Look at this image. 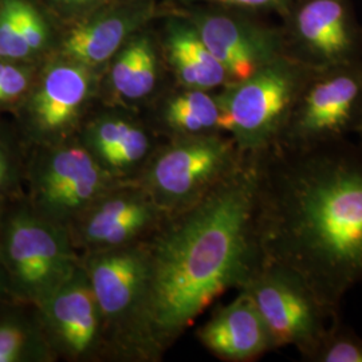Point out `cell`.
<instances>
[{"label":"cell","mask_w":362,"mask_h":362,"mask_svg":"<svg viewBox=\"0 0 362 362\" xmlns=\"http://www.w3.org/2000/svg\"><path fill=\"white\" fill-rule=\"evenodd\" d=\"M21 0H6L0 8V58L22 59L33 54L19 23Z\"/></svg>","instance_id":"603a6c76"},{"label":"cell","mask_w":362,"mask_h":362,"mask_svg":"<svg viewBox=\"0 0 362 362\" xmlns=\"http://www.w3.org/2000/svg\"><path fill=\"white\" fill-rule=\"evenodd\" d=\"M90 85V74L81 64L49 69L30 104L33 125L39 136L49 139L67 129L86 101Z\"/></svg>","instance_id":"4fadbf2b"},{"label":"cell","mask_w":362,"mask_h":362,"mask_svg":"<svg viewBox=\"0 0 362 362\" xmlns=\"http://www.w3.org/2000/svg\"><path fill=\"white\" fill-rule=\"evenodd\" d=\"M69 1H85V0H69Z\"/></svg>","instance_id":"83f0119b"},{"label":"cell","mask_w":362,"mask_h":362,"mask_svg":"<svg viewBox=\"0 0 362 362\" xmlns=\"http://www.w3.org/2000/svg\"><path fill=\"white\" fill-rule=\"evenodd\" d=\"M197 337L208 350L228 361L254 360L274 349L269 329L245 290L215 313Z\"/></svg>","instance_id":"7c38bea8"},{"label":"cell","mask_w":362,"mask_h":362,"mask_svg":"<svg viewBox=\"0 0 362 362\" xmlns=\"http://www.w3.org/2000/svg\"><path fill=\"white\" fill-rule=\"evenodd\" d=\"M103 324L143 318L151 279L149 250L117 247L95 251L83 266Z\"/></svg>","instance_id":"ba28073f"},{"label":"cell","mask_w":362,"mask_h":362,"mask_svg":"<svg viewBox=\"0 0 362 362\" xmlns=\"http://www.w3.org/2000/svg\"><path fill=\"white\" fill-rule=\"evenodd\" d=\"M169 125L188 136L207 134L220 129V106L204 91H187L176 97L167 109Z\"/></svg>","instance_id":"44dd1931"},{"label":"cell","mask_w":362,"mask_h":362,"mask_svg":"<svg viewBox=\"0 0 362 362\" xmlns=\"http://www.w3.org/2000/svg\"><path fill=\"white\" fill-rule=\"evenodd\" d=\"M252 156L262 262L291 272L334 321L362 284V151L333 140Z\"/></svg>","instance_id":"6da1fadb"},{"label":"cell","mask_w":362,"mask_h":362,"mask_svg":"<svg viewBox=\"0 0 362 362\" xmlns=\"http://www.w3.org/2000/svg\"><path fill=\"white\" fill-rule=\"evenodd\" d=\"M113 86L129 100L143 98L155 88L156 58L146 40L133 43L117 59L112 70Z\"/></svg>","instance_id":"ffe728a7"},{"label":"cell","mask_w":362,"mask_h":362,"mask_svg":"<svg viewBox=\"0 0 362 362\" xmlns=\"http://www.w3.org/2000/svg\"><path fill=\"white\" fill-rule=\"evenodd\" d=\"M219 103V128L230 132L243 155L278 143L298 97L299 77L287 65L260 67Z\"/></svg>","instance_id":"5b68a950"},{"label":"cell","mask_w":362,"mask_h":362,"mask_svg":"<svg viewBox=\"0 0 362 362\" xmlns=\"http://www.w3.org/2000/svg\"><path fill=\"white\" fill-rule=\"evenodd\" d=\"M30 77L25 69L0 62V104L18 100L28 88Z\"/></svg>","instance_id":"cb8c5ba5"},{"label":"cell","mask_w":362,"mask_h":362,"mask_svg":"<svg viewBox=\"0 0 362 362\" xmlns=\"http://www.w3.org/2000/svg\"><path fill=\"white\" fill-rule=\"evenodd\" d=\"M243 158L235 141L208 133L188 136L156 157L144 189L161 209L180 212L230 176Z\"/></svg>","instance_id":"277c9868"},{"label":"cell","mask_w":362,"mask_h":362,"mask_svg":"<svg viewBox=\"0 0 362 362\" xmlns=\"http://www.w3.org/2000/svg\"><path fill=\"white\" fill-rule=\"evenodd\" d=\"M37 308L52 349L82 358L97 348L103 320L83 267L78 266Z\"/></svg>","instance_id":"9c48e42d"},{"label":"cell","mask_w":362,"mask_h":362,"mask_svg":"<svg viewBox=\"0 0 362 362\" xmlns=\"http://www.w3.org/2000/svg\"><path fill=\"white\" fill-rule=\"evenodd\" d=\"M6 297H11V294H10L7 274H6L3 255H1V214H0V299Z\"/></svg>","instance_id":"484cf974"},{"label":"cell","mask_w":362,"mask_h":362,"mask_svg":"<svg viewBox=\"0 0 362 362\" xmlns=\"http://www.w3.org/2000/svg\"><path fill=\"white\" fill-rule=\"evenodd\" d=\"M302 37L325 59L339 58L349 46L345 13L336 0H314L298 16Z\"/></svg>","instance_id":"2e32d148"},{"label":"cell","mask_w":362,"mask_h":362,"mask_svg":"<svg viewBox=\"0 0 362 362\" xmlns=\"http://www.w3.org/2000/svg\"><path fill=\"white\" fill-rule=\"evenodd\" d=\"M361 94V81L348 73L314 83L276 144L300 146L339 140L354 118Z\"/></svg>","instance_id":"30bf717a"},{"label":"cell","mask_w":362,"mask_h":362,"mask_svg":"<svg viewBox=\"0 0 362 362\" xmlns=\"http://www.w3.org/2000/svg\"><path fill=\"white\" fill-rule=\"evenodd\" d=\"M85 146L110 176H122L149 153L151 143L143 129L124 119H104L88 133Z\"/></svg>","instance_id":"5bb4252c"},{"label":"cell","mask_w":362,"mask_h":362,"mask_svg":"<svg viewBox=\"0 0 362 362\" xmlns=\"http://www.w3.org/2000/svg\"><path fill=\"white\" fill-rule=\"evenodd\" d=\"M1 255L11 297L35 306L79 266L65 226L33 207L1 215Z\"/></svg>","instance_id":"3957f363"},{"label":"cell","mask_w":362,"mask_h":362,"mask_svg":"<svg viewBox=\"0 0 362 362\" xmlns=\"http://www.w3.org/2000/svg\"><path fill=\"white\" fill-rule=\"evenodd\" d=\"M252 156L191 207L177 212L149 250L143 322L151 336L175 338L262 264Z\"/></svg>","instance_id":"7a4b0ae2"},{"label":"cell","mask_w":362,"mask_h":362,"mask_svg":"<svg viewBox=\"0 0 362 362\" xmlns=\"http://www.w3.org/2000/svg\"><path fill=\"white\" fill-rule=\"evenodd\" d=\"M161 211L145 189L110 188L78 216V240L97 251L129 246Z\"/></svg>","instance_id":"8fae6325"},{"label":"cell","mask_w":362,"mask_h":362,"mask_svg":"<svg viewBox=\"0 0 362 362\" xmlns=\"http://www.w3.org/2000/svg\"><path fill=\"white\" fill-rule=\"evenodd\" d=\"M19 23L31 52H38L46 39V30L38 13L25 1L19 3Z\"/></svg>","instance_id":"d4e9b609"},{"label":"cell","mask_w":362,"mask_h":362,"mask_svg":"<svg viewBox=\"0 0 362 362\" xmlns=\"http://www.w3.org/2000/svg\"><path fill=\"white\" fill-rule=\"evenodd\" d=\"M240 288L254 300L269 329L274 349L296 346L305 356L324 336L326 320L330 317L291 272L262 262Z\"/></svg>","instance_id":"52a82bcc"},{"label":"cell","mask_w":362,"mask_h":362,"mask_svg":"<svg viewBox=\"0 0 362 362\" xmlns=\"http://www.w3.org/2000/svg\"><path fill=\"white\" fill-rule=\"evenodd\" d=\"M200 39L224 67L227 77L242 82L260 69L259 54L231 19L207 18L200 27Z\"/></svg>","instance_id":"9a60e30c"},{"label":"cell","mask_w":362,"mask_h":362,"mask_svg":"<svg viewBox=\"0 0 362 362\" xmlns=\"http://www.w3.org/2000/svg\"><path fill=\"white\" fill-rule=\"evenodd\" d=\"M30 175L31 207L65 227L109 191L113 179L85 145L43 151Z\"/></svg>","instance_id":"8992f818"},{"label":"cell","mask_w":362,"mask_h":362,"mask_svg":"<svg viewBox=\"0 0 362 362\" xmlns=\"http://www.w3.org/2000/svg\"><path fill=\"white\" fill-rule=\"evenodd\" d=\"M125 35V25L119 19L79 26L65 40V54L81 65H98L109 59Z\"/></svg>","instance_id":"ac0fdd59"},{"label":"cell","mask_w":362,"mask_h":362,"mask_svg":"<svg viewBox=\"0 0 362 362\" xmlns=\"http://www.w3.org/2000/svg\"><path fill=\"white\" fill-rule=\"evenodd\" d=\"M52 346L43 327L23 317L0 320V362L49 361Z\"/></svg>","instance_id":"d6986e66"},{"label":"cell","mask_w":362,"mask_h":362,"mask_svg":"<svg viewBox=\"0 0 362 362\" xmlns=\"http://www.w3.org/2000/svg\"><path fill=\"white\" fill-rule=\"evenodd\" d=\"M221 3H230V4H240V6H262V4H267L275 0H216Z\"/></svg>","instance_id":"4316f807"},{"label":"cell","mask_w":362,"mask_h":362,"mask_svg":"<svg viewBox=\"0 0 362 362\" xmlns=\"http://www.w3.org/2000/svg\"><path fill=\"white\" fill-rule=\"evenodd\" d=\"M170 59L181 82L194 89H212L221 85L227 73L199 35L179 33L170 39Z\"/></svg>","instance_id":"e0dca14e"},{"label":"cell","mask_w":362,"mask_h":362,"mask_svg":"<svg viewBox=\"0 0 362 362\" xmlns=\"http://www.w3.org/2000/svg\"><path fill=\"white\" fill-rule=\"evenodd\" d=\"M302 358L310 362H362V338L334 320V325L326 329Z\"/></svg>","instance_id":"7402d4cb"}]
</instances>
